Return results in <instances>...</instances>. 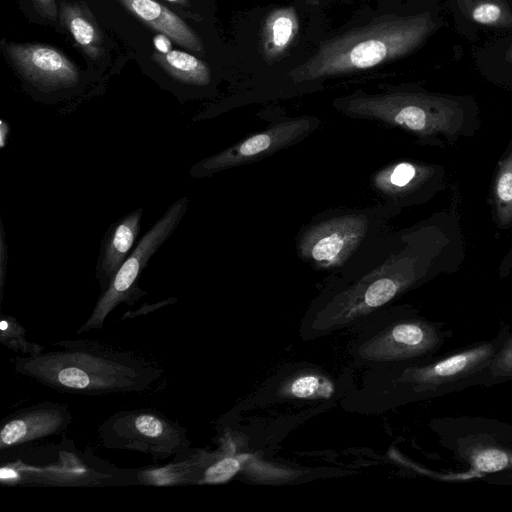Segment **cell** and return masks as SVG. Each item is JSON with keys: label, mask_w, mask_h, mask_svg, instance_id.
Segmentation results:
<instances>
[{"label": "cell", "mask_w": 512, "mask_h": 512, "mask_svg": "<svg viewBox=\"0 0 512 512\" xmlns=\"http://www.w3.org/2000/svg\"><path fill=\"white\" fill-rule=\"evenodd\" d=\"M56 348L14 359L16 372L61 393H143L159 385L162 369L135 352L95 340H65Z\"/></svg>", "instance_id": "1"}, {"label": "cell", "mask_w": 512, "mask_h": 512, "mask_svg": "<svg viewBox=\"0 0 512 512\" xmlns=\"http://www.w3.org/2000/svg\"><path fill=\"white\" fill-rule=\"evenodd\" d=\"M409 238L387 234L360 260L329 274L308 310L313 329L362 322L387 306L415 280Z\"/></svg>", "instance_id": "2"}, {"label": "cell", "mask_w": 512, "mask_h": 512, "mask_svg": "<svg viewBox=\"0 0 512 512\" xmlns=\"http://www.w3.org/2000/svg\"><path fill=\"white\" fill-rule=\"evenodd\" d=\"M436 25L430 13L376 19L323 42L287 77L293 84H304L369 70L414 51Z\"/></svg>", "instance_id": "3"}, {"label": "cell", "mask_w": 512, "mask_h": 512, "mask_svg": "<svg viewBox=\"0 0 512 512\" xmlns=\"http://www.w3.org/2000/svg\"><path fill=\"white\" fill-rule=\"evenodd\" d=\"M396 212L397 208L381 201L322 211L299 229L296 255L315 270L338 273L360 260L390 233L388 223Z\"/></svg>", "instance_id": "4"}, {"label": "cell", "mask_w": 512, "mask_h": 512, "mask_svg": "<svg viewBox=\"0 0 512 512\" xmlns=\"http://www.w3.org/2000/svg\"><path fill=\"white\" fill-rule=\"evenodd\" d=\"M188 198L181 197L164 212L137 242L130 255L120 266L109 286L101 292L94 309L77 330L82 334L103 328L107 316L121 303L133 305L147 294L138 286V279L157 250L176 230L186 213Z\"/></svg>", "instance_id": "5"}, {"label": "cell", "mask_w": 512, "mask_h": 512, "mask_svg": "<svg viewBox=\"0 0 512 512\" xmlns=\"http://www.w3.org/2000/svg\"><path fill=\"white\" fill-rule=\"evenodd\" d=\"M101 444L109 449L134 450L164 460L190 446L186 430L152 409L119 411L98 428Z\"/></svg>", "instance_id": "6"}, {"label": "cell", "mask_w": 512, "mask_h": 512, "mask_svg": "<svg viewBox=\"0 0 512 512\" xmlns=\"http://www.w3.org/2000/svg\"><path fill=\"white\" fill-rule=\"evenodd\" d=\"M320 124V119L314 115L284 116L232 146L201 159L191 167L190 174L194 178H205L257 162L304 141Z\"/></svg>", "instance_id": "7"}, {"label": "cell", "mask_w": 512, "mask_h": 512, "mask_svg": "<svg viewBox=\"0 0 512 512\" xmlns=\"http://www.w3.org/2000/svg\"><path fill=\"white\" fill-rule=\"evenodd\" d=\"M372 316L383 325L364 336L356 348L358 357L367 362L420 360L432 355L443 343L440 328L425 320L396 318V313L388 308Z\"/></svg>", "instance_id": "8"}, {"label": "cell", "mask_w": 512, "mask_h": 512, "mask_svg": "<svg viewBox=\"0 0 512 512\" xmlns=\"http://www.w3.org/2000/svg\"><path fill=\"white\" fill-rule=\"evenodd\" d=\"M505 336L449 354L422 365L407 367L399 383L408 392L432 396L472 384L487 376L489 365Z\"/></svg>", "instance_id": "9"}, {"label": "cell", "mask_w": 512, "mask_h": 512, "mask_svg": "<svg viewBox=\"0 0 512 512\" xmlns=\"http://www.w3.org/2000/svg\"><path fill=\"white\" fill-rule=\"evenodd\" d=\"M5 50L17 70L40 88L73 87L79 81L77 68L58 49L40 44L8 43Z\"/></svg>", "instance_id": "10"}, {"label": "cell", "mask_w": 512, "mask_h": 512, "mask_svg": "<svg viewBox=\"0 0 512 512\" xmlns=\"http://www.w3.org/2000/svg\"><path fill=\"white\" fill-rule=\"evenodd\" d=\"M72 422L68 407L43 402L20 409L1 422L0 450L9 451L22 445L64 432Z\"/></svg>", "instance_id": "11"}, {"label": "cell", "mask_w": 512, "mask_h": 512, "mask_svg": "<svg viewBox=\"0 0 512 512\" xmlns=\"http://www.w3.org/2000/svg\"><path fill=\"white\" fill-rule=\"evenodd\" d=\"M143 209H135L112 223L101 240L96 262L95 278L101 292L135 247L140 231Z\"/></svg>", "instance_id": "12"}, {"label": "cell", "mask_w": 512, "mask_h": 512, "mask_svg": "<svg viewBox=\"0 0 512 512\" xmlns=\"http://www.w3.org/2000/svg\"><path fill=\"white\" fill-rule=\"evenodd\" d=\"M143 23L165 34L180 46L203 54L200 37L179 16L155 0H118Z\"/></svg>", "instance_id": "13"}, {"label": "cell", "mask_w": 512, "mask_h": 512, "mask_svg": "<svg viewBox=\"0 0 512 512\" xmlns=\"http://www.w3.org/2000/svg\"><path fill=\"white\" fill-rule=\"evenodd\" d=\"M299 30L298 15L293 7L272 10L264 20L260 50L268 63L279 60L291 46Z\"/></svg>", "instance_id": "14"}, {"label": "cell", "mask_w": 512, "mask_h": 512, "mask_svg": "<svg viewBox=\"0 0 512 512\" xmlns=\"http://www.w3.org/2000/svg\"><path fill=\"white\" fill-rule=\"evenodd\" d=\"M153 59L174 79L196 86H206L211 80L209 66L199 58L179 50L155 52Z\"/></svg>", "instance_id": "15"}, {"label": "cell", "mask_w": 512, "mask_h": 512, "mask_svg": "<svg viewBox=\"0 0 512 512\" xmlns=\"http://www.w3.org/2000/svg\"><path fill=\"white\" fill-rule=\"evenodd\" d=\"M61 20L88 55L93 58L100 57L103 53L101 33L92 18L80 6L62 3Z\"/></svg>", "instance_id": "16"}, {"label": "cell", "mask_w": 512, "mask_h": 512, "mask_svg": "<svg viewBox=\"0 0 512 512\" xmlns=\"http://www.w3.org/2000/svg\"><path fill=\"white\" fill-rule=\"evenodd\" d=\"M204 462L203 456L193 455L191 459H185L178 463L158 469L143 470L137 473L141 483L153 485H175L200 482V463Z\"/></svg>", "instance_id": "17"}, {"label": "cell", "mask_w": 512, "mask_h": 512, "mask_svg": "<svg viewBox=\"0 0 512 512\" xmlns=\"http://www.w3.org/2000/svg\"><path fill=\"white\" fill-rule=\"evenodd\" d=\"M461 12L471 21L489 27H512V11L504 0H457Z\"/></svg>", "instance_id": "18"}, {"label": "cell", "mask_w": 512, "mask_h": 512, "mask_svg": "<svg viewBox=\"0 0 512 512\" xmlns=\"http://www.w3.org/2000/svg\"><path fill=\"white\" fill-rule=\"evenodd\" d=\"M0 340L4 346L26 356L37 355L44 351V346L27 341L25 328L9 315H1Z\"/></svg>", "instance_id": "19"}, {"label": "cell", "mask_w": 512, "mask_h": 512, "mask_svg": "<svg viewBox=\"0 0 512 512\" xmlns=\"http://www.w3.org/2000/svg\"><path fill=\"white\" fill-rule=\"evenodd\" d=\"M290 394L296 398L308 399L329 397L333 392L331 383L316 375H303L295 378L289 385Z\"/></svg>", "instance_id": "20"}, {"label": "cell", "mask_w": 512, "mask_h": 512, "mask_svg": "<svg viewBox=\"0 0 512 512\" xmlns=\"http://www.w3.org/2000/svg\"><path fill=\"white\" fill-rule=\"evenodd\" d=\"M487 376L498 381L512 379V333L505 336L496 351L487 370Z\"/></svg>", "instance_id": "21"}, {"label": "cell", "mask_w": 512, "mask_h": 512, "mask_svg": "<svg viewBox=\"0 0 512 512\" xmlns=\"http://www.w3.org/2000/svg\"><path fill=\"white\" fill-rule=\"evenodd\" d=\"M510 457L503 451L497 449H486L479 451L473 457V465L480 471H497L507 467Z\"/></svg>", "instance_id": "22"}, {"label": "cell", "mask_w": 512, "mask_h": 512, "mask_svg": "<svg viewBox=\"0 0 512 512\" xmlns=\"http://www.w3.org/2000/svg\"><path fill=\"white\" fill-rule=\"evenodd\" d=\"M239 470V462L232 457L223 458L210 465L203 475L206 483H219L230 479Z\"/></svg>", "instance_id": "23"}, {"label": "cell", "mask_w": 512, "mask_h": 512, "mask_svg": "<svg viewBox=\"0 0 512 512\" xmlns=\"http://www.w3.org/2000/svg\"><path fill=\"white\" fill-rule=\"evenodd\" d=\"M497 195L504 202L512 201V173H503L497 184Z\"/></svg>", "instance_id": "24"}, {"label": "cell", "mask_w": 512, "mask_h": 512, "mask_svg": "<svg viewBox=\"0 0 512 512\" xmlns=\"http://www.w3.org/2000/svg\"><path fill=\"white\" fill-rule=\"evenodd\" d=\"M34 3L39 13L44 17L51 20H55L57 18V6L55 0H34Z\"/></svg>", "instance_id": "25"}, {"label": "cell", "mask_w": 512, "mask_h": 512, "mask_svg": "<svg viewBox=\"0 0 512 512\" xmlns=\"http://www.w3.org/2000/svg\"><path fill=\"white\" fill-rule=\"evenodd\" d=\"M0 277H1V292L3 291V285L5 282L6 266L8 260L7 247L5 244V234L3 227L1 226V244H0Z\"/></svg>", "instance_id": "26"}, {"label": "cell", "mask_w": 512, "mask_h": 512, "mask_svg": "<svg viewBox=\"0 0 512 512\" xmlns=\"http://www.w3.org/2000/svg\"><path fill=\"white\" fill-rule=\"evenodd\" d=\"M168 303H169V300H165L163 302H159V303L152 304V305L145 304L136 311H127V313H125L123 315L121 320L132 319V318H135L138 316L145 315L149 312H152L153 310H156L164 305H167Z\"/></svg>", "instance_id": "27"}, {"label": "cell", "mask_w": 512, "mask_h": 512, "mask_svg": "<svg viewBox=\"0 0 512 512\" xmlns=\"http://www.w3.org/2000/svg\"><path fill=\"white\" fill-rule=\"evenodd\" d=\"M10 135V126L3 119L0 121V147L5 148Z\"/></svg>", "instance_id": "28"}, {"label": "cell", "mask_w": 512, "mask_h": 512, "mask_svg": "<svg viewBox=\"0 0 512 512\" xmlns=\"http://www.w3.org/2000/svg\"><path fill=\"white\" fill-rule=\"evenodd\" d=\"M505 60L512 63V44L508 48L506 54H505Z\"/></svg>", "instance_id": "29"}, {"label": "cell", "mask_w": 512, "mask_h": 512, "mask_svg": "<svg viewBox=\"0 0 512 512\" xmlns=\"http://www.w3.org/2000/svg\"><path fill=\"white\" fill-rule=\"evenodd\" d=\"M168 1L177 3V4H181V5L187 4L186 0H168Z\"/></svg>", "instance_id": "30"}]
</instances>
